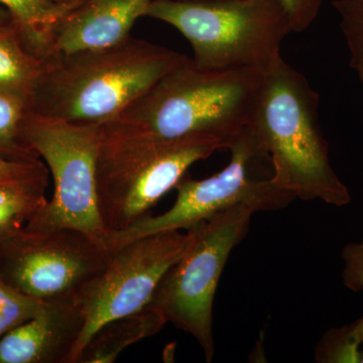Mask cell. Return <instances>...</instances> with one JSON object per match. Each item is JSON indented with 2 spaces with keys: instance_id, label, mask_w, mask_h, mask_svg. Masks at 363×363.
I'll return each instance as SVG.
<instances>
[{
  "instance_id": "cell-1",
  "label": "cell",
  "mask_w": 363,
  "mask_h": 363,
  "mask_svg": "<svg viewBox=\"0 0 363 363\" xmlns=\"http://www.w3.org/2000/svg\"><path fill=\"white\" fill-rule=\"evenodd\" d=\"M187 59L133 37L104 49L48 57L33 90L32 111L68 123L101 125Z\"/></svg>"
},
{
  "instance_id": "cell-2",
  "label": "cell",
  "mask_w": 363,
  "mask_h": 363,
  "mask_svg": "<svg viewBox=\"0 0 363 363\" xmlns=\"http://www.w3.org/2000/svg\"><path fill=\"white\" fill-rule=\"evenodd\" d=\"M318 107L307 78L281 57L262 74L247 126L271 159L277 187L305 201L345 206L350 193L332 168Z\"/></svg>"
},
{
  "instance_id": "cell-3",
  "label": "cell",
  "mask_w": 363,
  "mask_h": 363,
  "mask_svg": "<svg viewBox=\"0 0 363 363\" xmlns=\"http://www.w3.org/2000/svg\"><path fill=\"white\" fill-rule=\"evenodd\" d=\"M262 74L201 68L188 58L101 125L168 140L209 135L228 150L247 126Z\"/></svg>"
},
{
  "instance_id": "cell-4",
  "label": "cell",
  "mask_w": 363,
  "mask_h": 363,
  "mask_svg": "<svg viewBox=\"0 0 363 363\" xmlns=\"http://www.w3.org/2000/svg\"><path fill=\"white\" fill-rule=\"evenodd\" d=\"M100 128L96 192L105 233L123 230L150 215L191 166L224 150L209 135L168 140Z\"/></svg>"
},
{
  "instance_id": "cell-5",
  "label": "cell",
  "mask_w": 363,
  "mask_h": 363,
  "mask_svg": "<svg viewBox=\"0 0 363 363\" xmlns=\"http://www.w3.org/2000/svg\"><path fill=\"white\" fill-rule=\"evenodd\" d=\"M147 16L187 39L193 63L264 72L279 58L292 26L279 0H152Z\"/></svg>"
},
{
  "instance_id": "cell-6",
  "label": "cell",
  "mask_w": 363,
  "mask_h": 363,
  "mask_svg": "<svg viewBox=\"0 0 363 363\" xmlns=\"http://www.w3.org/2000/svg\"><path fill=\"white\" fill-rule=\"evenodd\" d=\"M228 150L230 162L222 171L203 180L184 176L174 188L177 198L171 209L157 216L147 215L123 230L105 233V247L112 252L143 236L188 230L238 205L255 212L277 211L296 199L292 193L274 185L271 159L248 126Z\"/></svg>"
},
{
  "instance_id": "cell-7",
  "label": "cell",
  "mask_w": 363,
  "mask_h": 363,
  "mask_svg": "<svg viewBox=\"0 0 363 363\" xmlns=\"http://www.w3.org/2000/svg\"><path fill=\"white\" fill-rule=\"evenodd\" d=\"M255 210L238 205L188 229L185 252L160 281L149 305L190 334L208 362L214 357L213 302L233 248L247 235Z\"/></svg>"
},
{
  "instance_id": "cell-8",
  "label": "cell",
  "mask_w": 363,
  "mask_h": 363,
  "mask_svg": "<svg viewBox=\"0 0 363 363\" xmlns=\"http://www.w3.org/2000/svg\"><path fill=\"white\" fill-rule=\"evenodd\" d=\"M100 135V125L28 113L23 123V140L49 169L54 193L23 230L45 233L74 228L99 238L104 235L96 192Z\"/></svg>"
},
{
  "instance_id": "cell-9",
  "label": "cell",
  "mask_w": 363,
  "mask_h": 363,
  "mask_svg": "<svg viewBox=\"0 0 363 363\" xmlns=\"http://www.w3.org/2000/svg\"><path fill=\"white\" fill-rule=\"evenodd\" d=\"M111 255L101 238L78 229L33 233L21 228L0 240V278L43 302L73 300Z\"/></svg>"
},
{
  "instance_id": "cell-10",
  "label": "cell",
  "mask_w": 363,
  "mask_h": 363,
  "mask_svg": "<svg viewBox=\"0 0 363 363\" xmlns=\"http://www.w3.org/2000/svg\"><path fill=\"white\" fill-rule=\"evenodd\" d=\"M189 240L187 230L162 231L112 252L104 269L73 298L84 322L75 363L102 325L149 304L166 272L185 252Z\"/></svg>"
},
{
  "instance_id": "cell-11",
  "label": "cell",
  "mask_w": 363,
  "mask_h": 363,
  "mask_svg": "<svg viewBox=\"0 0 363 363\" xmlns=\"http://www.w3.org/2000/svg\"><path fill=\"white\" fill-rule=\"evenodd\" d=\"M83 327L73 300L45 302L0 339V363H75Z\"/></svg>"
},
{
  "instance_id": "cell-12",
  "label": "cell",
  "mask_w": 363,
  "mask_h": 363,
  "mask_svg": "<svg viewBox=\"0 0 363 363\" xmlns=\"http://www.w3.org/2000/svg\"><path fill=\"white\" fill-rule=\"evenodd\" d=\"M152 0H80L55 30L48 57L104 49L130 37ZM47 57V58H48Z\"/></svg>"
},
{
  "instance_id": "cell-13",
  "label": "cell",
  "mask_w": 363,
  "mask_h": 363,
  "mask_svg": "<svg viewBox=\"0 0 363 363\" xmlns=\"http://www.w3.org/2000/svg\"><path fill=\"white\" fill-rule=\"evenodd\" d=\"M168 323L161 312L147 304L140 311L116 318L93 333L77 363H113L128 346L156 335Z\"/></svg>"
},
{
  "instance_id": "cell-14",
  "label": "cell",
  "mask_w": 363,
  "mask_h": 363,
  "mask_svg": "<svg viewBox=\"0 0 363 363\" xmlns=\"http://www.w3.org/2000/svg\"><path fill=\"white\" fill-rule=\"evenodd\" d=\"M80 0H0L30 50L42 61L51 51L55 30Z\"/></svg>"
},
{
  "instance_id": "cell-15",
  "label": "cell",
  "mask_w": 363,
  "mask_h": 363,
  "mask_svg": "<svg viewBox=\"0 0 363 363\" xmlns=\"http://www.w3.org/2000/svg\"><path fill=\"white\" fill-rule=\"evenodd\" d=\"M43 61L26 44L13 21L0 25V93L20 95L32 102Z\"/></svg>"
},
{
  "instance_id": "cell-16",
  "label": "cell",
  "mask_w": 363,
  "mask_h": 363,
  "mask_svg": "<svg viewBox=\"0 0 363 363\" xmlns=\"http://www.w3.org/2000/svg\"><path fill=\"white\" fill-rule=\"evenodd\" d=\"M32 102L20 95L0 93V157L13 162H35L40 157L23 140V128Z\"/></svg>"
},
{
  "instance_id": "cell-17",
  "label": "cell",
  "mask_w": 363,
  "mask_h": 363,
  "mask_svg": "<svg viewBox=\"0 0 363 363\" xmlns=\"http://www.w3.org/2000/svg\"><path fill=\"white\" fill-rule=\"evenodd\" d=\"M315 358L321 363L362 362V342L355 322L327 331L318 343Z\"/></svg>"
},
{
  "instance_id": "cell-18",
  "label": "cell",
  "mask_w": 363,
  "mask_h": 363,
  "mask_svg": "<svg viewBox=\"0 0 363 363\" xmlns=\"http://www.w3.org/2000/svg\"><path fill=\"white\" fill-rule=\"evenodd\" d=\"M45 303L18 292L0 278V339L32 318Z\"/></svg>"
},
{
  "instance_id": "cell-19",
  "label": "cell",
  "mask_w": 363,
  "mask_h": 363,
  "mask_svg": "<svg viewBox=\"0 0 363 363\" xmlns=\"http://www.w3.org/2000/svg\"><path fill=\"white\" fill-rule=\"evenodd\" d=\"M340 26L350 51V63L363 59V0H335Z\"/></svg>"
},
{
  "instance_id": "cell-20",
  "label": "cell",
  "mask_w": 363,
  "mask_h": 363,
  "mask_svg": "<svg viewBox=\"0 0 363 363\" xmlns=\"http://www.w3.org/2000/svg\"><path fill=\"white\" fill-rule=\"evenodd\" d=\"M49 169L43 160L23 162L0 157V184L49 180Z\"/></svg>"
},
{
  "instance_id": "cell-21",
  "label": "cell",
  "mask_w": 363,
  "mask_h": 363,
  "mask_svg": "<svg viewBox=\"0 0 363 363\" xmlns=\"http://www.w3.org/2000/svg\"><path fill=\"white\" fill-rule=\"evenodd\" d=\"M324 0H279L285 9L292 30L304 32L316 20Z\"/></svg>"
},
{
  "instance_id": "cell-22",
  "label": "cell",
  "mask_w": 363,
  "mask_h": 363,
  "mask_svg": "<svg viewBox=\"0 0 363 363\" xmlns=\"http://www.w3.org/2000/svg\"><path fill=\"white\" fill-rule=\"evenodd\" d=\"M341 257L344 262L343 284L353 292L363 290V240L360 242L348 243Z\"/></svg>"
},
{
  "instance_id": "cell-23",
  "label": "cell",
  "mask_w": 363,
  "mask_h": 363,
  "mask_svg": "<svg viewBox=\"0 0 363 363\" xmlns=\"http://www.w3.org/2000/svg\"><path fill=\"white\" fill-rule=\"evenodd\" d=\"M11 21H13V18H11L9 11L4 9V6H0V25H4V23H9Z\"/></svg>"
},
{
  "instance_id": "cell-24",
  "label": "cell",
  "mask_w": 363,
  "mask_h": 363,
  "mask_svg": "<svg viewBox=\"0 0 363 363\" xmlns=\"http://www.w3.org/2000/svg\"><path fill=\"white\" fill-rule=\"evenodd\" d=\"M351 68L354 69L357 72L358 77L362 80L363 84V59L359 61L353 62L350 63Z\"/></svg>"
},
{
  "instance_id": "cell-25",
  "label": "cell",
  "mask_w": 363,
  "mask_h": 363,
  "mask_svg": "<svg viewBox=\"0 0 363 363\" xmlns=\"http://www.w3.org/2000/svg\"><path fill=\"white\" fill-rule=\"evenodd\" d=\"M355 325H357L358 336H359L360 342H362V363H363V316L362 318H360L359 320H357V321H355Z\"/></svg>"
},
{
  "instance_id": "cell-26",
  "label": "cell",
  "mask_w": 363,
  "mask_h": 363,
  "mask_svg": "<svg viewBox=\"0 0 363 363\" xmlns=\"http://www.w3.org/2000/svg\"><path fill=\"white\" fill-rule=\"evenodd\" d=\"M18 230H20V229H0V240Z\"/></svg>"
}]
</instances>
